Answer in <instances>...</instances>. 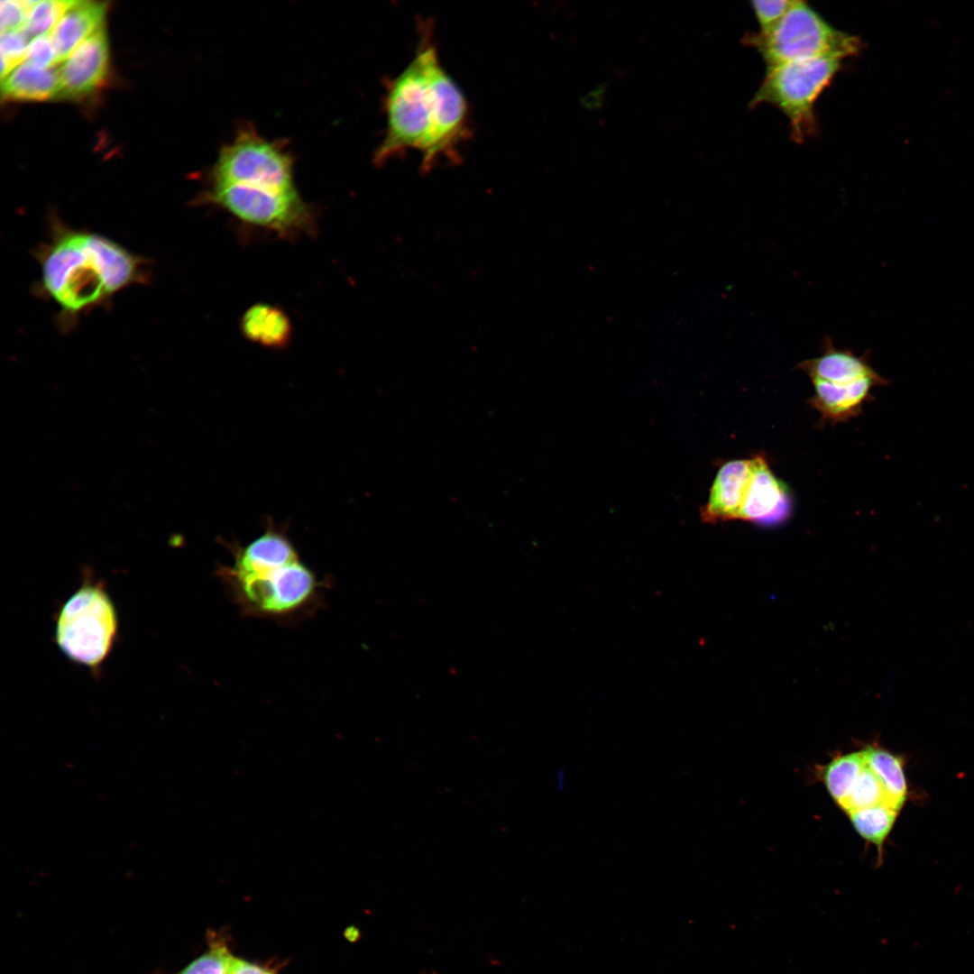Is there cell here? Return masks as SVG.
Masks as SVG:
<instances>
[{
    "label": "cell",
    "mask_w": 974,
    "mask_h": 974,
    "mask_svg": "<svg viewBox=\"0 0 974 974\" xmlns=\"http://www.w3.org/2000/svg\"><path fill=\"white\" fill-rule=\"evenodd\" d=\"M422 29L414 57L386 86V130L374 152L376 164L412 150L421 153V168L427 170L440 159L457 160L469 135L467 100L442 66L431 29Z\"/></svg>",
    "instance_id": "obj_1"
},
{
    "label": "cell",
    "mask_w": 974,
    "mask_h": 974,
    "mask_svg": "<svg viewBox=\"0 0 974 974\" xmlns=\"http://www.w3.org/2000/svg\"><path fill=\"white\" fill-rule=\"evenodd\" d=\"M33 253L41 270L36 295L58 307L64 329L123 289L147 280L145 259L106 236L71 228L56 217L51 220L49 239Z\"/></svg>",
    "instance_id": "obj_2"
},
{
    "label": "cell",
    "mask_w": 974,
    "mask_h": 974,
    "mask_svg": "<svg viewBox=\"0 0 974 974\" xmlns=\"http://www.w3.org/2000/svg\"><path fill=\"white\" fill-rule=\"evenodd\" d=\"M229 548L233 564L217 575L244 615L287 620L317 604L320 583L281 530L268 527L247 545Z\"/></svg>",
    "instance_id": "obj_3"
},
{
    "label": "cell",
    "mask_w": 974,
    "mask_h": 974,
    "mask_svg": "<svg viewBox=\"0 0 974 974\" xmlns=\"http://www.w3.org/2000/svg\"><path fill=\"white\" fill-rule=\"evenodd\" d=\"M745 42L758 50L767 67L820 57L844 60L862 49L859 38L835 28L799 0L769 32L746 36Z\"/></svg>",
    "instance_id": "obj_4"
},
{
    "label": "cell",
    "mask_w": 974,
    "mask_h": 974,
    "mask_svg": "<svg viewBox=\"0 0 974 974\" xmlns=\"http://www.w3.org/2000/svg\"><path fill=\"white\" fill-rule=\"evenodd\" d=\"M842 60L820 57L767 67L751 107L760 104L776 107L788 118L794 140L803 142L817 130L815 102L841 70Z\"/></svg>",
    "instance_id": "obj_5"
},
{
    "label": "cell",
    "mask_w": 974,
    "mask_h": 974,
    "mask_svg": "<svg viewBox=\"0 0 974 974\" xmlns=\"http://www.w3.org/2000/svg\"><path fill=\"white\" fill-rule=\"evenodd\" d=\"M117 630L115 609L100 584L87 583L60 611L56 642L72 661L95 668L107 657Z\"/></svg>",
    "instance_id": "obj_6"
},
{
    "label": "cell",
    "mask_w": 974,
    "mask_h": 974,
    "mask_svg": "<svg viewBox=\"0 0 974 974\" xmlns=\"http://www.w3.org/2000/svg\"><path fill=\"white\" fill-rule=\"evenodd\" d=\"M217 184L296 191L293 159L280 143L244 126L218 152L210 172V185Z\"/></svg>",
    "instance_id": "obj_7"
},
{
    "label": "cell",
    "mask_w": 974,
    "mask_h": 974,
    "mask_svg": "<svg viewBox=\"0 0 974 974\" xmlns=\"http://www.w3.org/2000/svg\"><path fill=\"white\" fill-rule=\"evenodd\" d=\"M204 201L240 220L280 233L309 227L312 216L298 190L283 192L239 184L210 185Z\"/></svg>",
    "instance_id": "obj_8"
},
{
    "label": "cell",
    "mask_w": 974,
    "mask_h": 974,
    "mask_svg": "<svg viewBox=\"0 0 974 974\" xmlns=\"http://www.w3.org/2000/svg\"><path fill=\"white\" fill-rule=\"evenodd\" d=\"M109 45L105 27L78 45L66 58L60 73L59 97L78 99L94 94L106 82Z\"/></svg>",
    "instance_id": "obj_9"
},
{
    "label": "cell",
    "mask_w": 974,
    "mask_h": 974,
    "mask_svg": "<svg viewBox=\"0 0 974 974\" xmlns=\"http://www.w3.org/2000/svg\"><path fill=\"white\" fill-rule=\"evenodd\" d=\"M752 458V473L739 519L765 526L779 524L791 513L790 492L763 455Z\"/></svg>",
    "instance_id": "obj_10"
},
{
    "label": "cell",
    "mask_w": 974,
    "mask_h": 974,
    "mask_svg": "<svg viewBox=\"0 0 974 974\" xmlns=\"http://www.w3.org/2000/svg\"><path fill=\"white\" fill-rule=\"evenodd\" d=\"M753 469V458L724 463L718 470L706 504L701 510L706 522L739 519Z\"/></svg>",
    "instance_id": "obj_11"
},
{
    "label": "cell",
    "mask_w": 974,
    "mask_h": 974,
    "mask_svg": "<svg viewBox=\"0 0 974 974\" xmlns=\"http://www.w3.org/2000/svg\"><path fill=\"white\" fill-rule=\"evenodd\" d=\"M813 395L808 403L817 410L823 421L844 422L859 416L864 402L870 397L876 386L888 383L880 374L845 384L811 380Z\"/></svg>",
    "instance_id": "obj_12"
},
{
    "label": "cell",
    "mask_w": 974,
    "mask_h": 974,
    "mask_svg": "<svg viewBox=\"0 0 974 974\" xmlns=\"http://www.w3.org/2000/svg\"><path fill=\"white\" fill-rule=\"evenodd\" d=\"M796 368L811 380L837 384L879 375L871 366L868 354L859 356L851 350L837 348L829 337L824 339L819 355L799 363Z\"/></svg>",
    "instance_id": "obj_13"
},
{
    "label": "cell",
    "mask_w": 974,
    "mask_h": 974,
    "mask_svg": "<svg viewBox=\"0 0 974 974\" xmlns=\"http://www.w3.org/2000/svg\"><path fill=\"white\" fill-rule=\"evenodd\" d=\"M107 3L76 1L50 32L59 60L66 58L90 35L105 27Z\"/></svg>",
    "instance_id": "obj_14"
},
{
    "label": "cell",
    "mask_w": 974,
    "mask_h": 974,
    "mask_svg": "<svg viewBox=\"0 0 974 974\" xmlns=\"http://www.w3.org/2000/svg\"><path fill=\"white\" fill-rule=\"evenodd\" d=\"M2 96L13 101H44L59 97L60 73L23 62L2 79Z\"/></svg>",
    "instance_id": "obj_15"
},
{
    "label": "cell",
    "mask_w": 974,
    "mask_h": 974,
    "mask_svg": "<svg viewBox=\"0 0 974 974\" xmlns=\"http://www.w3.org/2000/svg\"><path fill=\"white\" fill-rule=\"evenodd\" d=\"M241 329L247 339L272 348L285 346L291 334L287 315L281 309L263 303L255 304L245 311Z\"/></svg>",
    "instance_id": "obj_16"
},
{
    "label": "cell",
    "mask_w": 974,
    "mask_h": 974,
    "mask_svg": "<svg viewBox=\"0 0 974 974\" xmlns=\"http://www.w3.org/2000/svg\"><path fill=\"white\" fill-rule=\"evenodd\" d=\"M867 766L882 783L887 804L899 811L906 797V784L900 758L889 752L868 748L862 750Z\"/></svg>",
    "instance_id": "obj_17"
},
{
    "label": "cell",
    "mask_w": 974,
    "mask_h": 974,
    "mask_svg": "<svg viewBox=\"0 0 974 974\" xmlns=\"http://www.w3.org/2000/svg\"><path fill=\"white\" fill-rule=\"evenodd\" d=\"M867 763L862 751L834 758L825 768L823 781L832 797L840 804L850 794Z\"/></svg>",
    "instance_id": "obj_18"
},
{
    "label": "cell",
    "mask_w": 974,
    "mask_h": 974,
    "mask_svg": "<svg viewBox=\"0 0 974 974\" xmlns=\"http://www.w3.org/2000/svg\"><path fill=\"white\" fill-rule=\"evenodd\" d=\"M897 812L887 803H882L851 812L849 815L859 835L880 850L892 829Z\"/></svg>",
    "instance_id": "obj_19"
},
{
    "label": "cell",
    "mask_w": 974,
    "mask_h": 974,
    "mask_svg": "<svg viewBox=\"0 0 974 974\" xmlns=\"http://www.w3.org/2000/svg\"><path fill=\"white\" fill-rule=\"evenodd\" d=\"M884 786L876 774L864 768L850 794L839 804L848 814L851 812L887 803Z\"/></svg>",
    "instance_id": "obj_20"
},
{
    "label": "cell",
    "mask_w": 974,
    "mask_h": 974,
    "mask_svg": "<svg viewBox=\"0 0 974 974\" xmlns=\"http://www.w3.org/2000/svg\"><path fill=\"white\" fill-rule=\"evenodd\" d=\"M75 2V0L36 1L23 30L31 39L50 33Z\"/></svg>",
    "instance_id": "obj_21"
},
{
    "label": "cell",
    "mask_w": 974,
    "mask_h": 974,
    "mask_svg": "<svg viewBox=\"0 0 974 974\" xmlns=\"http://www.w3.org/2000/svg\"><path fill=\"white\" fill-rule=\"evenodd\" d=\"M30 38L23 30L1 33V78H5L16 67L25 61Z\"/></svg>",
    "instance_id": "obj_22"
},
{
    "label": "cell",
    "mask_w": 974,
    "mask_h": 974,
    "mask_svg": "<svg viewBox=\"0 0 974 974\" xmlns=\"http://www.w3.org/2000/svg\"><path fill=\"white\" fill-rule=\"evenodd\" d=\"M232 957L224 945H214L178 974H228Z\"/></svg>",
    "instance_id": "obj_23"
},
{
    "label": "cell",
    "mask_w": 974,
    "mask_h": 974,
    "mask_svg": "<svg viewBox=\"0 0 974 974\" xmlns=\"http://www.w3.org/2000/svg\"><path fill=\"white\" fill-rule=\"evenodd\" d=\"M795 0H755L751 8L757 18L760 34L769 32L788 12Z\"/></svg>",
    "instance_id": "obj_24"
},
{
    "label": "cell",
    "mask_w": 974,
    "mask_h": 974,
    "mask_svg": "<svg viewBox=\"0 0 974 974\" xmlns=\"http://www.w3.org/2000/svg\"><path fill=\"white\" fill-rule=\"evenodd\" d=\"M25 62L42 69H51L60 62L50 33L39 35L30 40Z\"/></svg>",
    "instance_id": "obj_25"
},
{
    "label": "cell",
    "mask_w": 974,
    "mask_h": 974,
    "mask_svg": "<svg viewBox=\"0 0 974 974\" xmlns=\"http://www.w3.org/2000/svg\"><path fill=\"white\" fill-rule=\"evenodd\" d=\"M36 1L7 0L1 2V32L23 30Z\"/></svg>",
    "instance_id": "obj_26"
},
{
    "label": "cell",
    "mask_w": 974,
    "mask_h": 974,
    "mask_svg": "<svg viewBox=\"0 0 974 974\" xmlns=\"http://www.w3.org/2000/svg\"><path fill=\"white\" fill-rule=\"evenodd\" d=\"M228 974H274L269 969L249 961L232 957Z\"/></svg>",
    "instance_id": "obj_27"
}]
</instances>
